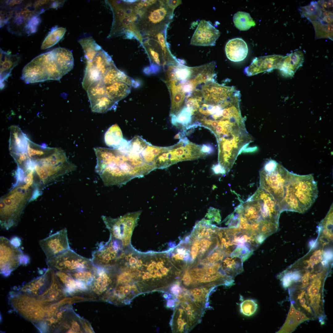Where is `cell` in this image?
Wrapping results in <instances>:
<instances>
[{"mask_svg":"<svg viewBox=\"0 0 333 333\" xmlns=\"http://www.w3.org/2000/svg\"><path fill=\"white\" fill-rule=\"evenodd\" d=\"M71 51L58 47L34 58L23 68L21 79L26 84L60 80L73 68Z\"/></svg>","mask_w":333,"mask_h":333,"instance_id":"1","label":"cell"},{"mask_svg":"<svg viewBox=\"0 0 333 333\" xmlns=\"http://www.w3.org/2000/svg\"><path fill=\"white\" fill-rule=\"evenodd\" d=\"M318 193L312 174L301 175L289 172L284 196L279 204L281 212H305L314 202Z\"/></svg>","mask_w":333,"mask_h":333,"instance_id":"2","label":"cell"},{"mask_svg":"<svg viewBox=\"0 0 333 333\" xmlns=\"http://www.w3.org/2000/svg\"><path fill=\"white\" fill-rule=\"evenodd\" d=\"M33 181H23L14 185L1 198L0 224L2 229L8 230L18 224L27 204L38 188Z\"/></svg>","mask_w":333,"mask_h":333,"instance_id":"3","label":"cell"},{"mask_svg":"<svg viewBox=\"0 0 333 333\" xmlns=\"http://www.w3.org/2000/svg\"><path fill=\"white\" fill-rule=\"evenodd\" d=\"M113 14L111 29L107 38L125 35L128 39L136 38L142 44L143 38L137 27L138 16L133 5V0H107Z\"/></svg>","mask_w":333,"mask_h":333,"instance_id":"4","label":"cell"},{"mask_svg":"<svg viewBox=\"0 0 333 333\" xmlns=\"http://www.w3.org/2000/svg\"><path fill=\"white\" fill-rule=\"evenodd\" d=\"M31 159L33 164L34 178H37L43 185L75 171L77 168L68 161L65 152L60 148H53L45 155Z\"/></svg>","mask_w":333,"mask_h":333,"instance_id":"5","label":"cell"},{"mask_svg":"<svg viewBox=\"0 0 333 333\" xmlns=\"http://www.w3.org/2000/svg\"><path fill=\"white\" fill-rule=\"evenodd\" d=\"M177 6L172 0H155L140 12L138 28L144 37L167 29Z\"/></svg>","mask_w":333,"mask_h":333,"instance_id":"6","label":"cell"},{"mask_svg":"<svg viewBox=\"0 0 333 333\" xmlns=\"http://www.w3.org/2000/svg\"><path fill=\"white\" fill-rule=\"evenodd\" d=\"M16 290L35 298L45 306L58 302L66 296L54 270L49 267L42 275Z\"/></svg>","mask_w":333,"mask_h":333,"instance_id":"7","label":"cell"},{"mask_svg":"<svg viewBox=\"0 0 333 333\" xmlns=\"http://www.w3.org/2000/svg\"><path fill=\"white\" fill-rule=\"evenodd\" d=\"M1 8V24H7L8 31L18 36L25 35V27L32 17L43 13L36 7L34 1H23L19 5Z\"/></svg>","mask_w":333,"mask_h":333,"instance_id":"8","label":"cell"},{"mask_svg":"<svg viewBox=\"0 0 333 333\" xmlns=\"http://www.w3.org/2000/svg\"><path fill=\"white\" fill-rule=\"evenodd\" d=\"M8 300L11 307L22 317L35 326L44 320L46 307L35 298L17 290L9 293Z\"/></svg>","mask_w":333,"mask_h":333,"instance_id":"9","label":"cell"},{"mask_svg":"<svg viewBox=\"0 0 333 333\" xmlns=\"http://www.w3.org/2000/svg\"><path fill=\"white\" fill-rule=\"evenodd\" d=\"M149 57L150 66L145 69L146 73H155L167 65L173 64L176 58L169 49L166 39L153 36L143 37L142 44Z\"/></svg>","mask_w":333,"mask_h":333,"instance_id":"10","label":"cell"},{"mask_svg":"<svg viewBox=\"0 0 333 333\" xmlns=\"http://www.w3.org/2000/svg\"><path fill=\"white\" fill-rule=\"evenodd\" d=\"M289 172L279 163L271 172L262 169L260 171V187L270 194L279 206L284 196Z\"/></svg>","mask_w":333,"mask_h":333,"instance_id":"11","label":"cell"},{"mask_svg":"<svg viewBox=\"0 0 333 333\" xmlns=\"http://www.w3.org/2000/svg\"><path fill=\"white\" fill-rule=\"evenodd\" d=\"M22 251L7 238L0 237V273L5 277L10 275L21 264L26 265L28 259Z\"/></svg>","mask_w":333,"mask_h":333,"instance_id":"12","label":"cell"},{"mask_svg":"<svg viewBox=\"0 0 333 333\" xmlns=\"http://www.w3.org/2000/svg\"><path fill=\"white\" fill-rule=\"evenodd\" d=\"M48 267L67 273L93 267L91 259L83 257L71 249L46 260Z\"/></svg>","mask_w":333,"mask_h":333,"instance_id":"13","label":"cell"},{"mask_svg":"<svg viewBox=\"0 0 333 333\" xmlns=\"http://www.w3.org/2000/svg\"><path fill=\"white\" fill-rule=\"evenodd\" d=\"M202 146L191 142L184 136L180 139L176 144L170 146L164 152L165 157L168 167L178 162L190 160L205 157L202 152Z\"/></svg>","mask_w":333,"mask_h":333,"instance_id":"14","label":"cell"},{"mask_svg":"<svg viewBox=\"0 0 333 333\" xmlns=\"http://www.w3.org/2000/svg\"><path fill=\"white\" fill-rule=\"evenodd\" d=\"M251 196L259 203L263 220L278 225L281 212L278 203L274 197L260 187Z\"/></svg>","mask_w":333,"mask_h":333,"instance_id":"15","label":"cell"},{"mask_svg":"<svg viewBox=\"0 0 333 333\" xmlns=\"http://www.w3.org/2000/svg\"><path fill=\"white\" fill-rule=\"evenodd\" d=\"M39 244L47 260L70 249L66 228L40 240Z\"/></svg>","mask_w":333,"mask_h":333,"instance_id":"16","label":"cell"},{"mask_svg":"<svg viewBox=\"0 0 333 333\" xmlns=\"http://www.w3.org/2000/svg\"><path fill=\"white\" fill-rule=\"evenodd\" d=\"M121 249L114 245L112 238L110 237L108 242L100 243L92 253L91 260L93 264L96 266L107 268L118 260Z\"/></svg>","mask_w":333,"mask_h":333,"instance_id":"17","label":"cell"},{"mask_svg":"<svg viewBox=\"0 0 333 333\" xmlns=\"http://www.w3.org/2000/svg\"><path fill=\"white\" fill-rule=\"evenodd\" d=\"M220 35L219 31L210 22L202 20L193 35L190 44L196 46H213Z\"/></svg>","mask_w":333,"mask_h":333,"instance_id":"18","label":"cell"},{"mask_svg":"<svg viewBox=\"0 0 333 333\" xmlns=\"http://www.w3.org/2000/svg\"><path fill=\"white\" fill-rule=\"evenodd\" d=\"M284 56L273 55L261 56L254 58L251 64L245 68V73L252 76L264 72H270L278 69Z\"/></svg>","mask_w":333,"mask_h":333,"instance_id":"19","label":"cell"},{"mask_svg":"<svg viewBox=\"0 0 333 333\" xmlns=\"http://www.w3.org/2000/svg\"><path fill=\"white\" fill-rule=\"evenodd\" d=\"M321 15L311 22L314 29L315 39L328 38L333 40V9H326L321 6Z\"/></svg>","mask_w":333,"mask_h":333,"instance_id":"20","label":"cell"},{"mask_svg":"<svg viewBox=\"0 0 333 333\" xmlns=\"http://www.w3.org/2000/svg\"><path fill=\"white\" fill-rule=\"evenodd\" d=\"M304 62L303 54L301 51L297 50L283 56L278 69L284 76L291 77Z\"/></svg>","mask_w":333,"mask_h":333,"instance_id":"21","label":"cell"},{"mask_svg":"<svg viewBox=\"0 0 333 333\" xmlns=\"http://www.w3.org/2000/svg\"><path fill=\"white\" fill-rule=\"evenodd\" d=\"M169 91L171 104L170 116L177 115L184 106L186 96L181 83L177 80L165 81Z\"/></svg>","mask_w":333,"mask_h":333,"instance_id":"22","label":"cell"},{"mask_svg":"<svg viewBox=\"0 0 333 333\" xmlns=\"http://www.w3.org/2000/svg\"><path fill=\"white\" fill-rule=\"evenodd\" d=\"M225 51L227 58L230 60L236 62L243 60L248 53L246 42L241 38H236L230 40L226 43Z\"/></svg>","mask_w":333,"mask_h":333,"instance_id":"23","label":"cell"},{"mask_svg":"<svg viewBox=\"0 0 333 333\" xmlns=\"http://www.w3.org/2000/svg\"><path fill=\"white\" fill-rule=\"evenodd\" d=\"M9 149L10 154L27 153L29 139L17 125L10 128Z\"/></svg>","mask_w":333,"mask_h":333,"instance_id":"24","label":"cell"},{"mask_svg":"<svg viewBox=\"0 0 333 333\" xmlns=\"http://www.w3.org/2000/svg\"><path fill=\"white\" fill-rule=\"evenodd\" d=\"M0 88L4 87V82L9 77L13 68L17 65L21 59L18 55H13L0 49Z\"/></svg>","mask_w":333,"mask_h":333,"instance_id":"25","label":"cell"},{"mask_svg":"<svg viewBox=\"0 0 333 333\" xmlns=\"http://www.w3.org/2000/svg\"><path fill=\"white\" fill-rule=\"evenodd\" d=\"M102 81L105 85L116 82L123 83L134 87L139 85L138 82L117 69L114 64L104 76Z\"/></svg>","mask_w":333,"mask_h":333,"instance_id":"26","label":"cell"},{"mask_svg":"<svg viewBox=\"0 0 333 333\" xmlns=\"http://www.w3.org/2000/svg\"><path fill=\"white\" fill-rule=\"evenodd\" d=\"M309 318L302 311L296 310L291 303L289 312L284 324L279 332L290 333L294 331L302 322L309 320Z\"/></svg>","mask_w":333,"mask_h":333,"instance_id":"27","label":"cell"},{"mask_svg":"<svg viewBox=\"0 0 333 333\" xmlns=\"http://www.w3.org/2000/svg\"><path fill=\"white\" fill-rule=\"evenodd\" d=\"M216 66L215 62L212 61L193 67L194 77L192 79L196 86L200 84L215 80L214 78L216 76L215 71Z\"/></svg>","mask_w":333,"mask_h":333,"instance_id":"28","label":"cell"},{"mask_svg":"<svg viewBox=\"0 0 333 333\" xmlns=\"http://www.w3.org/2000/svg\"><path fill=\"white\" fill-rule=\"evenodd\" d=\"M131 89V86L124 83L116 82L105 85V94L111 100L118 102L129 94Z\"/></svg>","mask_w":333,"mask_h":333,"instance_id":"29","label":"cell"},{"mask_svg":"<svg viewBox=\"0 0 333 333\" xmlns=\"http://www.w3.org/2000/svg\"><path fill=\"white\" fill-rule=\"evenodd\" d=\"M195 113L191 108L184 105L176 115L170 116L173 125L185 131L193 122V115Z\"/></svg>","mask_w":333,"mask_h":333,"instance_id":"30","label":"cell"},{"mask_svg":"<svg viewBox=\"0 0 333 333\" xmlns=\"http://www.w3.org/2000/svg\"><path fill=\"white\" fill-rule=\"evenodd\" d=\"M243 262L239 258L226 256L221 262V268L225 274L234 278L243 271Z\"/></svg>","mask_w":333,"mask_h":333,"instance_id":"31","label":"cell"},{"mask_svg":"<svg viewBox=\"0 0 333 333\" xmlns=\"http://www.w3.org/2000/svg\"><path fill=\"white\" fill-rule=\"evenodd\" d=\"M92 65L100 73L103 78L114 63L111 57L102 49L91 61Z\"/></svg>","mask_w":333,"mask_h":333,"instance_id":"32","label":"cell"},{"mask_svg":"<svg viewBox=\"0 0 333 333\" xmlns=\"http://www.w3.org/2000/svg\"><path fill=\"white\" fill-rule=\"evenodd\" d=\"M117 103L111 100L106 95L101 96L90 102L92 111L99 113H104L112 109L115 110Z\"/></svg>","mask_w":333,"mask_h":333,"instance_id":"33","label":"cell"},{"mask_svg":"<svg viewBox=\"0 0 333 333\" xmlns=\"http://www.w3.org/2000/svg\"><path fill=\"white\" fill-rule=\"evenodd\" d=\"M66 29L63 27L55 26L52 27L43 41L41 49L44 50L53 46L63 37Z\"/></svg>","mask_w":333,"mask_h":333,"instance_id":"34","label":"cell"},{"mask_svg":"<svg viewBox=\"0 0 333 333\" xmlns=\"http://www.w3.org/2000/svg\"><path fill=\"white\" fill-rule=\"evenodd\" d=\"M78 42L83 49L87 62L92 61L98 52L102 49L91 37L80 39Z\"/></svg>","mask_w":333,"mask_h":333,"instance_id":"35","label":"cell"},{"mask_svg":"<svg viewBox=\"0 0 333 333\" xmlns=\"http://www.w3.org/2000/svg\"><path fill=\"white\" fill-rule=\"evenodd\" d=\"M123 139L122 131L117 124L110 127L105 134L104 139L108 146L115 148Z\"/></svg>","mask_w":333,"mask_h":333,"instance_id":"36","label":"cell"},{"mask_svg":"<svg viewBox=\"0 0 333 333\" xmlns=\"http://www.w3.org/2000/svg\"><path fill=\"white\" fill-rule=\"evenodd\" d=\"M233 20L236 27L240 31L248 30L256 24L249 13L244 11H239L236 13Z\"/></svg>","mask_w":333,"mask_h":333,"instance_id":"37","label":"cell"},{"mask_svg":"<svg viewBox=\"0 0 333 333\" xmlns=\"http://www.w3.org/2000/svg\"><path fill=\"white\" fill-rule=\"evenodd\" d=\"M103 76L92 65L91 62H87L85 72L82 82L83 88L86 91L93 83L102 80Z\"/></svg>","mask_w":333,"mask_h":333,"instance_id":"38","label":"cell"},{"mask_svg":"<svg viewBox=\"0 0 333 333\" xmlns=\"http://www.w3.org/2000/svg\"><path fill=\"white\" fill-rule=\"evenodd\" d=\"M301 16L306 17L310 22L318 17L321 14L322 9L318 2L313 1L307 6L298 9Z\"/></svg>","mask_w":333,"mask_h":333,"instance_id":"39","label":"cell"},{"mask_svg":"<svg viewBox=\"0 0 333 333\" xmlns=\"http://www.w3.org/2000/svg\"><path fill=\"white\" fill-rule=\"evenodd\" d=\"M105 87V85L102 80L98 81L92 84L87 91L90 102L94 101L101 96L106 95Z\"/></svg>","mask_w":333,"mask_h":333,"instance_id":"40","label":"cell"},{"mask_svg":"<svg viewBox=\"0 0 333 333\" xmlns=\"http://www.w3.org/2000/svg\"><path fill=\"white\" fill-rule=\"evenodd\" d=\"M257 308L256 302L253 299H246L243 301L240 305V312L244 315L250 316L256 311Z\"/></svg>","mask_w":333,"mask_h":333,"instance_id":"41","label":"cell"},{"mask_svg":"<svg viewBox=\"0 0 333 333\" xmlns=\"http://www.w3.org/2000/svg\"><path fill=\"white\" fill-rule=\"evenodd\" d=\"M208 293V290L204 287H197L191 291V293L193 297V301L197 306L199 307L198 303L204 302Z\"/></svg>","mask_w":333,"mask_h":333,"instance_id":"42","label":"cell"},{"mask_svg":"<svg viewBox=\"0 0 333 333\" xmlns=\"http://www.w3.org/2000/svg\"><path fill=\"white\" fill-rule=\"evenodd\" d=\"M253 252L246 247L237 246L231 253L230 256L239 258L244 262L250 257Z\"/></svg>","mask_w":333,"mask_h":333,"instance_id":"43","label":"cell"},{"mask_svg":"<svg viewBox=\"0 0 333 333\" xmlns=\"http://www.w3.org/2000/svg\"><path fill=\"white\" fill-rule=\"evenodd\" d=\"M41 21L39 15H35L32 17L28 22L25 28V35L29 36L35 33Z\"/></svg>","mask_w":333,"mask_h":333,"instance_id":"44","label":"cell"},{"mask_svg":"<svg viewBox=\"0 0 333 333\" xmlns=\"http://www.w3.org/2000/svg\"><path fill=\"white\" fill-rule=\"evenodd\" d=\"M208 218L211 219L212 220L219 222L220 220V216L218 211L213 208L210 209L208 213Z\"/></svg>","mask_w":333,"mask_h":333,"instance_id":"45","label":"cell"},{"mask_svg":"<svg viewBox=\"0 0 333 333\" xmlns=\"http://www.w3.org/2000/svg\"><path fill=\"white\" fill-rule=\"evenodd\" d=\"M278 163L275 160H269L265 163L262 169L267 172H271L276 168Z\"/></svg>","mask_w":333,"mask_h":333,"instance_id":"46","label":"cell"},{"mask_svg":"<svg viewBox=\"0 0 333 333\" xmlns=\"http://www.w3.org/2000/svg\"><path fill=\"white\" fill-rule=\"evenodd\" d=\"M202 151L206 156L212 154L214 151L213 146L210 144H204L202 146Z\"/></svg>","mask_w":333,"mask_h":333,"instance_id":"47","label":"cell"},{"mask_svg":"<svg viewBox=\"0 0 333 333\" xmlns=\"http://www.w3.org/2000/svg\"><path fill=\"white\" fill-rule=\"evenodd\" d=\"M212 169L213 172L215 174H221L224 175L226 173L224 169L219 164L213 165Z\"/></svg>","mask_w":333,"mask_h":333,"instance_id":"48","label":"cell"},{"mask_svg":"<svg viewBox=\"0 0 333 333\" xmlns=\"http://www.w3.org/2000/svg\"><path fill=\"white\" fill-rule=\"evenodd\" d=\"M80 321L84 330H85V332L89 333L92 332V330L91 329L90 326L88 324V322H86L83 319H80Z\"/></svg>","mask_w":333,"mask_h":333,"instance_id":"49","label":"cell"},{"mask_svg":"<svg viewBox=\"0 0 333 333\" xmlns=\"http://www.w3.org/2000/svg\"><path fill=\"white\" fill-rule=\"evenodd\" d=\"M245 148L241 151V153H253L257 151L258 150L257 146H254L251 147Z\"/></svg>","mask_w":333,"mask_h":333,"instance_id":"50","label":"cell"},{"mask_svg":"<svg viewBox=\"0 0 333 333\" xmlns=\"http://www.w3.org/2000/svg\"><path fill=\"white\" fill-rule=\"evenodd\" d=\"M129 261L131 264H133L136 263V260L135 258L131 257Z\"/></svg>","mask_w":333,"mask_h":333,"instance_id":"51","label":"cell"}]
</instances>
